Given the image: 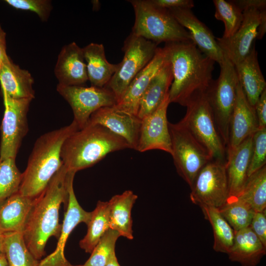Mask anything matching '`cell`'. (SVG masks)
<instances>
[{
  "label": "cell",
  "mask_w": 266,
  "mask_h": 266,
  "mask_svg": "<svg viewBox=\"0 0 266 266\" xmlns=\"http://www.w3.org/2000/svg\"><path fill=\"white\" fill-rule=\"evenodd\" d=\"M6 49V33L0 26V64L10 59Z\"/></svg>",
  "instance_id": "43"
},
{
  "label": "cell",
  "mask_w": 266,
  "mask_h": 266,
  "mask_svg": "<svg viewBox=\"0 0 266 266\" xmlns=\"http://www.w3.org/2000/svg\"><path fill=\"white\" fill-rule=\"evenodd\" d=\"M266 128L258 129L253 135V145L251 160L247 175L253 173L266 166Z\"/></svg>",
  "instance_id": "37"
},
{
  "label": "cell",
  "mask_w": 266,
  "mask_h": 266,
  "mask_svg": "<svg viewBox=\"0 0 266 266\" xmlns=\"http://www.w3.org/2000/svg\"><path fill=\"white\" fill-rule=\"evenodd\" d=\"M168 129L174 165L178 173L191 188L201 169L213 159L180 121L168 122Z\"/></svg>",
  "instance_id": "8"
},
{
  "label": "cell",
  "mask_w": 266,
  "mask_h": 266,
  "mask_svg": "<svg viewBox=\"0 0 266 266\" xmlns=\"http://www.w3.org/2000/svg\"><path fill=\"white\" fill-rule=\"evenodd\" d=\"M236 197L249 204L255 212L266 210V166L248 177L242 191Z\"/></svg>",
  "instance_id": "31"
},
{
  "label": "cell",
  "mask_w": 266,
  "mask_h": 266,
  "mask_svg": "<svg viewBox=\"0 0 266 266\" xmlns=\"http://www.w3.org/2000/svg\"><path fill=\"white\" fill-rule=\"evenodd\" d=\"M2 95L5 109L1 126L0 160L15 159L28 131L27 113L32 100L13 99Z\"/></svg>",
  "instance_id": "12"
},
{
  "label": "cell",
  "mask_w": 266,
  "mask_h": 266,
  "mask_svg": "<svg viewBox=\"0 0 266 266\" xmlns=\"http://www.w3.org/2000/svg\"><path fill=\"white\" fill-rule=\"evenodd\" d=\"M261 10L254 7L244 9L242 23L233 35L229 38L216 37L224 57L234 66L244 60L251 50L257 37Z\"/></svg>",
  "instance_id": "13"
},
{
  "label": "cell",
  "mask_w": 266,
  "mask_h": 266,
  "mask_svg": "<svg viewBox=\"0 0 266 266\" xmlns=\"http://www.w3.org/2000/svg\"><path fill=\"white\" fill-rule=\"evenodd\" d=\"M4 233L0 231V256L4 255Z\"/></svg>",
  "instance_id": "45"
},
{
  "label": "cell",
  "mask_w": 266,
  "mask_h": 266,
  "mask_svg": "<svg viewBox=\"0 0 266 266\" xmlns=\"http://www.w3.org/2000/svg\"><path fill=\"white\" fill-rule=\"evenodd\" d=\"M82 266V265H78V266Z\"/></svg>",
  "instance_id": "48"
},
{
  "label": "cell",
  "mask_w": 266,
  "mask_h": 266,
  "mask_svg": "<svg viewBox=\"0 0 266 266\" xmlns=\"http://www.w3.org/2000/svg\"><path fill=\"white\" fill-rule=\"evenodd\" d=\"M158 44L132 33L126 38L122 50V61L107 84L104 87L115 95L117 101L134 77L151 61Z\"/></svg>",
  "instance_id": "9"
},
{
  "label": "cell",
  "mask_w": 266,
  "mask_h": 266,
  "mask_svg": "<svg viewBox=\"0 0 266 266\" xmlns=\"http://www.w3.org/2000/svg\"><path fill=\"white\" fill-rule=\"evenodd\" d=\"M137 199L132 191L127 190L107 201L109 229L130 240L133 238L131 212Z\"/></svg>",
  "instance_id": "27"
},
{
  "label": "cell",
  "mask_w": 266,
  "mask_h": 266,
  "mask_svg": "<svg viewBox=\"0 0 266 266\" xmlns=\"http://www.w3.org/2000/svg\"><path fill=\"white\" fill-rule=\"evenodd\" d=\"M120 236L109 229L98 242L87 261L82 266H105L115 255V245Z\"/></svg>",
  "instance_id": "36"
},
{
  "label": "cell",
  "mask_w": 266,
  "mask_h": 266,
  "mask_svg": "<svg viewBox=\"0 0 266 266\" xmlns=\"http://www.w3.org/2000/svg\"><path fill=\"white\" fill-rule=\"evenodd\" d=\"M173 80L168 95L170 103L187 106L206 93L212 79L215 62L203 54L192 41L165 44Z\"/></svg>",
  "instance_id": "1"
},
{
  "label": "cell",
  "mask_w": 266,
  "mask_h": 266,
  "mask_svg": "<svg viewBox=\"0 0 266 266\" xmlns=\"http://www.w3.org/2000/svg\"><path fill=\"white\" fill-rule=\"evenodd\" d=\"M33 79L31 73L10 59L0 64V83L2 94L13 99L34 98Z\"/></svg>",
  "instance_id": "24"
},
{
  "label": "cell",
  "mask_w": 266,
  "mask_h": 266,
  "mask_svg": "<svg viewBox=\"0 0 266 266\" xmlns=\"http://www.w3.org/2000/svg\"><path fill=\"white\" fill-rule=\"evenodd\" d=\"M78 130L73 120L70 124L45 133L37 138L22 173L20 194L34 198L43 191L63 165L61 157L63 143Z\"/></svg>",
  "instance_id": "3"
},
{
  "label": "cell",
  "mask_w": 266,
  "mask_h": 266,
  "mask_svg": "<svg viewBox=\"0 0 266 266\" xmlns=\"http://www.w3.org/2000/svg\"><path fill=\"white\" fill-rule=\"evenodd\" d=\"M200 207L204 218L212 228L214 238L213 249L217 252L228 254L233 244L234 231L217 208L204 205Z\"/></svg>",
  "instance_id": "30"
},
{
  "label": "cell",
  "mask_w": 266,
  "mask_h": 266,
  "mask_svg": "<svg viewBox=\"0 0 266 266\" xmlns=\"http://www.w3.org/2000/svg\"><path fill=\"white\" fill-rule=\"evenodd\" d=\"M249 227L266 247V210L255 212Z\"/></svg>",
  "instance_id": "39"
},
{
  "label": "cell",
  "mask_w": 266,
  "mask_h": 266,
  "mask_svg": "<svg viewBox=\"0 0 266 266\" xmlns=\"http://www.w3.org/2000/svg\"><path fill=\"white\" fill-rule=\"evenodd\" d=\"M4 254L8 266H38L28 249L21 233H4Z\"/></svg>",
  "instance_id": "32"
},
{
  "label": "cell",
  "mask_w": 266,
  "mask_h": 266,
  "mask_svg": "<svg viewBox=\"0 0 266 266\" xmlns=\"http://www.w3.org/2000/svg\"><path fill=\"white\" fill-rule=\"evenodd\" d=\"M54 73L59 84L83 86L88 77L82 48L74 42L64 46L58 56Z\"/></svg>",
  "instance_id": "20"
},
{
  "label": "cell",
  "mask_w": 266,
  "mask_h": 266,
  "mask_svg": "<svg viewBox=\"0 0 266 266\" xmlns=\"http://www.w3.org/2000/svg\"><path fill=\"white\" fill-rule=\"evenodd\" d=\"M69 171L63 165L43 191L35 198L23 232L26 245L34 257L40 260L51 236L59 237L62 225L59 222V209L68 201Z\"/></svg>",
  "instance_id": "2"
},
{
  "label": "cell",
  "mask_w": 266,
  "mask_h": 266,
  "mask_svg": "<svg viewBox=\"0 0 266 266\" xmlns=\"http://www.w3.org/2000/svg\"><path fill=\"white\" fill-rule=\"evenodd\" d=\"M5 1L16 9L35 13L42 22L48 20L53 8L51 1L49 0H6Z\"/></svg>",
  "instance_id": "38"
},
{
  "label": "cell",
  "mask_w": 266,
  "mask_h": 266,
  "mask_svg": "<svg viewBox=\"0 0 266 266\" xmlns=\"http://www.w3.org/2000/svg\"><path fill=\"white\" fill-rule=\"evenodd\" d=\"M127 148L130 146L126 140L106 128L86 125L65 140L61 157L68 171L76 172L94 166L110 153Z\"/></svg>",
  "instance_id": "4"
},
{
  "label": "cell",
  "mask_w": 266,
  "mask_h": 266,
  "mask_svg": "<svg viewBox=\"0 0 266 266\" xmlns=\"http://www.w3.org/2000/svg\"><path fill=\"white\" fill-rule=\"evenodd\" d=\"M177 21L189 33L192 42L205 55L220 65L225 59L211 31L193 13L191 9L169 10Z\"/></svg>",
  "instance_id": "17"
},
{
  "label": "cell",
  "mask_w": 266,
  "mask_h": 266,
  "mask_svg": "<svg viewBox=\"0 0 266 266\" xmlns=\"http://www.w3.org/2000/svg\"><path fill=\"white\" fill-rule=\"evenodd\" d=\"M135 21L132 33L158 44L162 42L192 41L188 32L170 11L152 4L149 0H132Z\"/></svg>",
  "instance_id": "5"
},
{
  "label": "cell",
  "mask_w": 266,
  "mask_h": 266,
  "mask_svg": "<svg viewBox=\"0 0 266 266\" xmlns=\"http://www.w3.org/2000/svg\"><path fill=\"white\" fill-rule=\"evenodd\" d=\"M226 162L212 160L201 169L191 188L193 203L218 208L226 202L229 192Z\"/></svg>",
  "instance_id": "11"
},
{
  "label": "cell",
  "mask_w": 266,
  "mask_h": 266,
  "mask_svg": "<svg viewBox=\"0 0 266 266\" xmlns=\"http://www.w3.org/2000/svg\"><path fill=\"white\" fill-rule=\"evenodd\" d=\"M218 78L213 80L206 92L216 127L226 146L229 140V126L239 83L234 65L225 57L219 65Z\"/></svg>",
  "instance_id": "6"
},
{
  "label": "cell",
  "mask_w": 266,
  "mask_h": 266,
  "mask_svg": "<svg viewBox=\"0 0 266 266\" xmlns=\"http://www.w3.org/2000/svg\"><path fill=\"white\" fill-rule=\"evenodd\" d=\"M166 60L167 56L164 47H158L153 59L134 77L115 106L137 116L139 101L143 93Z\"/></svg>",
  "instance_id": "18"
},
{
  "label": "cell",
  "mask_w": 266,
  "mask_h": 266,
  "mask_svg": "<svg viewBox=\"0 0 266 266\" xmlns=\"http://www.w3.org/2000/svg\"><path fill=\"white\" fill-rule=\"evenodd\" d=\"M98 124L126 140L130 149L136 150L141 120L115 105L100 108L90 116L87 125Z\"/></svg>",
  "instance_id": "16"
},
{
  "label": "cell",
  "mask_w": 266,
  "mask_h": 266,
  "mask_svg": "<svg viewBox=\"0 0 266 266\" xmlns=\"http://www.w3.org/2000/svg\"><path fill=\"white\" fill-rule=\"evenodd\" d=\"M266 252V247L248 227L234 232L233 244L227 254L231 261L242 266H256Z\"/></svg>",
  "instance_id": "26"
},
{
  "label": "cell",
  "mask_w": 266,
  "mask_h": 266,
  "mask_svg": "<svg viewBox=\"0 0 266 266\" xmlns=\"http://www.w3.org/2000/svg\"><path fill=\"white\" fill-rule=\"evenodd\" d=\"M34 198L19 192L0 203V231L23 233Z\"/></svg>",
  "instance_id": "23"
},
{
  "label": "cell",
  "mask_w": 266,
  "mask_h": 266,
  "mask_svg": "<svg viewBox=\"0 0 266 266\" xmlns=\"http://www.w3.org/2000/svg\"><path fill=\"white\" fill-rule=\"evenodd\" d=\"M155 6L168 10L175 8L190 9L194 6L192 0H149Z\"/></svg>",
  "instance_id": "40"
},
{
  "label": "cell",
  "mask_w": 266,
  "mask_h": 266,
  "mask_svg": "<svg viewBox=\"0 0 266 266\" xmlns=\"http://www.w3.org/2000/svg\"><path fill=\"white\" fill-rule=\"evenodd\" d=\"M105 266H120L116 255L112 258Z\"/></svg>",
  "instance_id": "46"
},
{
  "label": "cell",
  "mask_w": 266,
  "mask_h": 266,
  "mask_svg": "<svg viewBox=\"0 0 266 266\" xmlns=\"http://www.w3.org/2000/svg\"><path fill=\"white\" fill-rule=\"evenodd\" d=\"M186 113L180 122L213 160L226 162L227 149L218 131L206 93L187 105Z\"/></svg>",
  "instance_id": "7"
},
{
  "label": "cell",
  "mask_w": 266,
  "mask_h": 266,
  "mask_svg": "<svg viewBox=\"0 0 266 266\" xmlns=\"http://www.w3.org/2000/svg\"><path fill=\"white\" fill-rule=\"evenodd\" d=\"M215 17L222 21L225 30L222 37L229 38L237 31L243 19L242 11L233 0H213Z\"/></svg>",
  "instance_id": "34"
},
{
  "label": "cell",
  "mask_w": 266,
  "mask_h": 266,
  "mask_svg": "<svg viewBox=\"0 0 266 266\" xmlns=\"http://www.w3.org/2000/svg\"><path fill=\"white\" fill-rule=\"evenodd\" d=\"M253 134L233 150L227 152L226 168L229 197L238 196L248 177L247 173L251 157Z\"/></svg>",
  "instance_id": "21"
},
{
  "label": "cell",
  "mask_w": 266,
  "mask_h": 266,
  "mask_svg": "<svg viewBox=\"0 0 266 266\" xmlns=\"http://www.w3.org/2000/svg\"><path fill=\"white\" fill-rule=\"evenodd\" d=\"M254 43L246 58L234 66L239 83L250 105L254 108L266 82L259 64Z\"/></svg>",
  "instance_id": "22"
},
{
  "label": "cell",
  "mask_w": 266,
  "mask_h": 266,
  "mask_svg": "<svg viewBox=\"0 0 266 266\" xmlns=\"http://www.w3.org/2000/svg\"><path fill=\"white\" fill-rule=\"evenodd\" d=\"M258 129L266 128V89L261 94L255 107Z\"/></svg>",
  "instance_id": "41"
},
{
  "label": "cell",
  "mask_w": 266,
  "mask_h": 266,
  "mask_svg": "<svg viewBox=\"0 0 266 266\" xmlns=\"http://www.w3.org/2000/svg\"><path fill=\"white\" fill-rule=\"evenodd\" d=\"M22 176L15 159L0 160V203L19 192Z\"/></svg>",
  "instance_id": "35"
},
{
  "label": "cell",
  "mask_w": 266,
  "mask_h": 266,
  "mask_svg": "<svg viewBox=\"0 0 266 266\" xmlns=\"http://www.w3.org/2000/svg\"><path fill=\"white\" fill-rule=\"evenodd\" d=\"M75 173L72 171L69 172L68 201L56 248L53 253L41 260L38 266H74L66 260L64 255L66 240L79 224H88L92 215V212L85 211L80 206L76 198L73 186Z\"/></svg>",
  "instance_id": "14"
},
{
  "label": "cell",
  "mask_w": 266,
  "mask_h": 266,
  "mask_svg": "<svg viewBox=\"0 0 266 266\" xmlns=\"http://www.w3.org/2000/svg\"><path fill=\"white\" fill-rule=\"evenodd\" d=\"M258 130V124L255 109L249 103L238 83L235 101L230 121L227 152L236 148Z\"/></svg>",
  "instance_id": "19"
},
{
  "label": "cell",
  "mask_w": 266,
  "mask_h": 266,
  "mask_svg": "<svg viewBox=\"0 0 266 266\" xmlns=\"http://www.w3.org/2000/svg\"><path fill=\"white\" fill-rule=\"evenodd\" d=\"M218 209L234 232L249 227L255 213L249 204L238 197H229Z\"/></svg>",
  "instance_id": "33"
},
{
  "label": "cell",
  "mask_w": 266,
  "mask_h": 266,
  "mask_svg": "<svg viewBox=\"0 0 266 266\" xmlns=\"http://www.w3.org/2000/svg\"><path fill=\"white\" fill-rule=\"evenodd\" d=\"M0 266H8L5 254L0 256Z\"/></svg>",
  "instance_id": "47"
},
{
  "label": "cell",
  "mask_w": 266,
  "mask_h": 266,
  "mask_svg": "<svg viewBox=\"0 0 266 266\" xmlns=\"http://www.w3.org/2000/svg\"><path fill=\"white\" fill-rule=\"evenodd\" d=\"M82 50L91 86L104 87L118 69L119 64H112L107 60L102 44L91 43Z\"/></svg>",
  "instance_id": "28"
},
{
  "label": "cell",
  "mask_w": 266,
  "mask_h": 266,
  "mask_svg": "<svg viewBox=\"0 0 266 266\" xmlns=\"http://www.w3.org/2000/svg\"><path fill=\"white\" fill-rule=\"evenodd\" d=\"M266 32V10L262 9L260 11V22L258 29L257 38L261 39L264 36Z\"/></svg>",
  "instance_id": "44"
},
{
  "label": "cell",
  "mask_w": 266,
  "mask_h": 266,
  "mask_svg": "<svg viewBox=\"0 0 266 266\" xmlns=\"http://www.w3.org/2000/svg\"><path fill=\"white\" fill-rule=\"evenodd\" d=\"M57 91L70 105L73 121L79 129L87 125L91 115L104 107L114 106L117 99L109 89L91 86H65L58 84Z\"/></svg>",
  "instance_id": "10"
},
{
  "label": "cell",
  "mask_w": 266,
  "mask_h": 266,
  "mask_svg": "<svg viewBox=\"0 0 266 266\" xmlns=\"http://www.w3.org/2000/svg\"><path fill=\"white\" fill-rule=\"evenodd\" d=\"M169 95L153 112L141 120L136 151L160 150L171 155V143L167 120Z\"/></svg>",
  "instance_id": "15"
},
{
  "label": "cell",
  "mask_w": 266,
  "mask_h": 266,
  "mask_svg": "<svg viewBox=\"0 0 266 266\" xmlns=\"http://www.w3.org/2000/svg\"><path fill=\"white\" fill-rule=\"evenodd\" d=\"M87 225V233L80 241L79 246L86 253L91 254L100 239L109 229L108 201H98Z\"/></svg>",
  "instance_id": "29"
},
{
  "label": "cell",
  "mask_w": 266,
  "mask_h": 266,
  "mask_svg": "<svg viewBox=\"0 0 266 266\" xmlns=\"http://www.w3.org/2000/svg\"><path fill=\"white\" fill-rule=\"evenodd\" d=\"M233 1L242 11L249 7H254L259 9H266V1L265 0H237Z\"/></svg>",
  "instance_id": "42"
},
{
  "label": "cell",
  "mask_w": 266,
  "mask_h": 266,
  "mask_svg": "<svg viewBox=\"0 0 266 266\" xmlns=\"http://www.w3.org/2000/svg\"><path fill=\"white\" fill-rule=\"evenodd\" d=\"M172 80L171 66L167 57L166 61L151 80L140 99L137 115L139 119L142 120L160 105L168 95Z\"/></svg>",
  "instance_id": "25"
}]
</instances>
